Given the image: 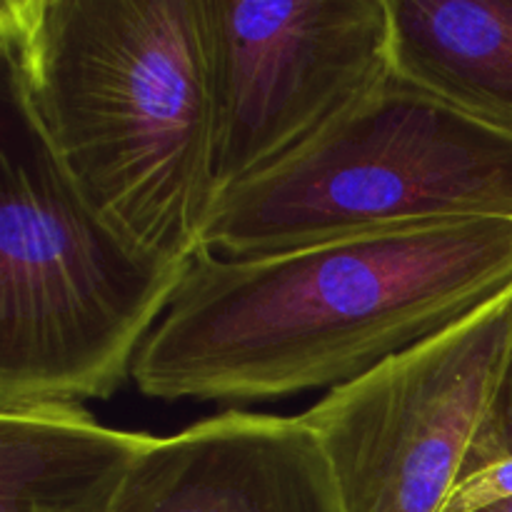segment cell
<instances>
[{
  "label": "cell",
  "mask_w": 512,
  "mask_h": 512,
  "mask_svg": "<svg viewBox=\"0 0 512 512\" xmlns=\"http://www.w3.org/2000/svg\"><path fill=\"white\" fill-rule=\"evenodd\" d=\"M510 288L512 220L385 230L245 260L198 250L133 380L168 403L335 390Z\"/></svg>",
  "instance_id": "6da1fadb"
},
{
  "label": "cell",
  "mask_w": 512,
  "mask_h": 512,
  "mask_svg": "<svg viewBox=\"0 0 512 512\" xmlns=\"http://www.w3.org/2000/svg\"><path fill=\"white\" fill-rule=\"evenodd\" d=\"M3 75L78 193L190 263L215 185L210 0H0Z\"/></svg>",
  "instance_id": "7a4b0ae2"
},
{
  "label": "cell",
  "mask_w": 512,
  "mask_h": 512,
  "mask_svg": "<svg viewBox=\"0 0 512 512\" xmlns=\"http://www.w3.org/2000/svg\"><path fill=\"white\" fill-rule=\"evenodd\" d=\"M190 263L138 248L78 193L0 83V410L105 400Z\"/></svg>",
  "instance_id": "3957f363"
},
{
  "label": "cell",
  "mask_w": 512,
  "mask_h": 512,
  "mask_svg": "<svg viewBox=\"0 0 512 512\" xmlns=\"http://www.w3.org/2000/svg\"><path fill=\"white\" fill-rule=\"evenodd\" d=\"M460 220H512V130L393 78L275 168L218 195L225 260Z\"/></svg>",
  "instance_id": "277c9868"
},
{
  "label": "cell",
  "mask_w": 512,
  "mask_h": 512,
  "mask_svg": "<svg viewBox=\"0 0 512 512\" xmlns=\"http://www.w3.org/2000/svg\"><path fill=\"white\" fill-rule=\"evenodd\" d=\"M510 358L512 288L305 410L345 512L443 510L488 465Z\"/></svg>",
  "instance_id": "5b68a950"
},
{
  "label": "cell",
  "mask_w": 512,
  "mask_h": 512,
  "mask_svg": "<svg viewBox=\"0 0 512 512\" xmlns=\"http://www.w3.org/2000/svg\"><path fill=\"white\" fill-rule=\"evenodd\" d=\"M210 3L218 195L303 150L395 75L388 0Z\"/></svg>",
  "instance_id": "8992f818"
},
{
  "label": "cell",
  "mask_w": 512,
  "mask_h": 512,
  "mask_svg": "<svg viewBox=\"0 0 512 512\" xmlns=\"http://www.w3.org/2000/svg\"><path fill=\"white\" fill-rule=\"evenodd\" d=\"M113 512H345L303 418L225 413L155 438Z\"/></svg>",
  "instance_id": "52a82bcc"
},
{
  "label": "cell",
  "mask_w": 512,
  "mask_h": 512,
  "mask_svg": "<svg viewBox=\"0 0 512 512\" xmlns=\"http://www.w3.org/2000/svg\"><path fill=\"white\" fill-rule=\"evenodd\" d=\"M153 440L73 403L0 410V512H113Z\"/></svg>",
  "instance_id": "ba28073f"
},
{
  "label": "cell",
  "mask_w": 512,
  "mask_h": 512,
  "mask_svg": "<svg viewBox=\"0 0 512 512\" xmlns=\"http://www.w3.org/2000/svg\"><path fill=\"white\" fill-rule=\"evenodd\" d=\"M398 78L512 130V0H388Z\"/></svg>",
  "instance_id": "9c48e42d"
},
{
  "label": "cell",
  "mask_w": 512,
  "mask_h": 512,
  "mask_svg": "<svg viewBox=\"0 0 512 512\" xmlns=\"http://www.w3.org/2000/svg\"><path fill=\"white\" fill-rule=\"evenodd\" d=\"M512 500V455L465 478L440 512H483Z\"/></svg>",
  "instance_id": "30bf717a"
},
{
  "label": "cell",
  "mask_w": 512,
  "mask_h": 512,
  "mask_svg": "<svg viewBox=\"0 0 512 512\" xmlns=\"http://www.w3.org/2000/svg\"><path fill=\"white\" fill-rule=\"evenodd\" d=\"M512 455V358L505 373L503 388H500L498 400H495L493 420H490L488 443H485V458L488 465L495 460H503Z\"/></svg>",
  "instance_id": "8fae6325"
},
{
  "label": "cell",
  "mask_w": 512,
  "mask_h": 512,
  "mask_svg": "<svg viewBox=\"0 0 512 512\" xmlns=\"http://www.w3.org/2000/svg\"><path fill=\"white\" fill-rule=\"evenodd\" d=\"M483 512H512V500H508V503L495 505V508H488V510H483Z\"/></svg>",
  "instance_id": "7c38bea8"
}]
</instances>
